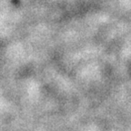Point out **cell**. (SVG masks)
<instances>
[{"label":"cell","instance_id":"1","mask_svg":"<svg viewBox=\"0 0 131 131\" xmlns=\"http://www.w3.org/2000/svg\"><path fill=\"white\" fill-rule=\"evenodd\" d=\"M18 2V0H15V3H17Z\"/></svg>","mask_w":131,"mask_h":131}]
</instances>
